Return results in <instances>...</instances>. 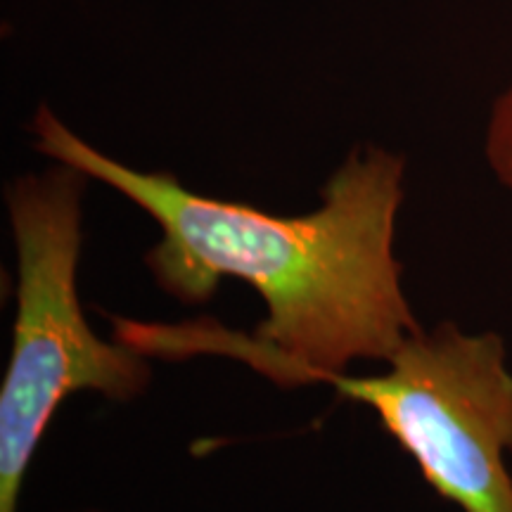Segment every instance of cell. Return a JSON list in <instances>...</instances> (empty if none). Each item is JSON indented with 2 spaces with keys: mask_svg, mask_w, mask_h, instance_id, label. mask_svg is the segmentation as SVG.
I'll list each match as a JSON object with an SVG mask.
<instances>
[{
  "mask_svg": "<svg viewBox=\"0 0 512 512\" xmlns=\"http://www.w3.org/2000/svg\"><path fill=\"white\" fill-rule=\"evenodd\" d=\"M38 152L110 185L157 221L143 256L159 290L202 306L226 278L259 292L266 318L235 332L209 320L178 325L114 320V337L145 356L221 354L283 387L356 361L387 363L418 335L394 254L406 159L366 145L349 152L320 190V207L278 216L185 188L166 171H138L76 136L50 107L31 119Z\"/></svg>",
  "mask_w": 512,
  "mask_h": 512,
  "instance_id": "6da1fadb",
  "label": "cell"
},
{
  "mask_svg": "<svg viewBox=\"0 0 512 512\" xmlns=\"http://www.w3.org/2000/svg\"><path fill=\"white\" fill-rule=\"evenodd\" d=\"M384 366L311 382L366 403L444 501L463 512H512V368L503 339L439 323Z\"/></svg>",
  "mask_w": 512,
  "mask_h": 512,
  "instance_id": "3957f363",
  "label": "cell"
},
{
  "mask_svg": "<svg viewBox=\"0 0 512 512\" xmlns=\"http://www.w3.org/2000/svg\"><path fill=\"white\" fill-rule=\"evenodd\" d=\"M81 512H100V510H81Z\"/></svg>",
  "mask_w": 512,
  "mask_h": 512,
  "instance_id": "5b68a950",
  "label": "cell"
},
{
  "mask_svg": "<svg viewBox=\"0 0 512 512\" xmlns=\"http://www.w3.org/2000/svg\"><path fill=\"white\" fill-rule=\"evenodd\" d=\"M69 164L15 178L5 192L17 254V309L0 384V512H17L24 479L57 408L76 392L133 403L152 384L150 356L88 325L79 299L83 190Z\"/></svg>",
  "mask_w": 512,
  "mask_h": 512,
  "instance_id": "7a4b0ae2",
  "label": "cell"
},
{
  "mask_svg": "<svg viewBox=\"0 0 512 512\" xmlns=\"http://www.w3.org/2000/svg\"><path fill=\"white\" fill-rule=\"evenodd\" d=\"M484 150L491 171L512 192V86L496 100L486 126Z\"/></svg>",
  "mask_w": 512,
  "mask_h": 512,
  "instance_id": "277c9868",
  "label": "cell"
}]
</instances>
